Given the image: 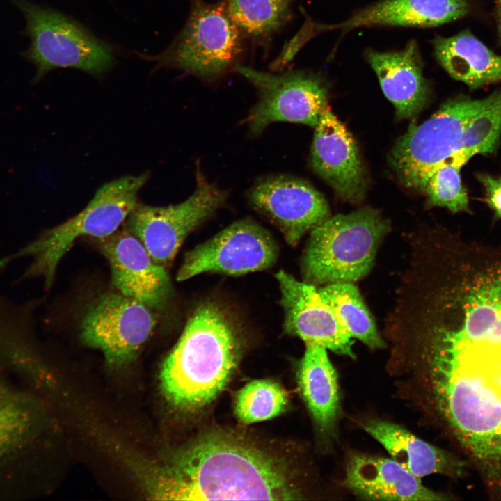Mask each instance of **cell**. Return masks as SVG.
<instances>
[{
	"label": "cell",
	"mask_w": 501,
	"mask_h": 501,
	"mask_svg": "<svg viewBox=\"0 0 501 501\" xmlns=\"http://www.w3.org/2000/svg\"><path fill=\"white\" fill-rule=\"evenodd\" d=\"M404 284L392 328L405 340L501 359V241L438 236Z\"/></svg>",
	"instance_id": "cell-1"
},
{
	"label": "cell",
	"mask_w": 501,
	"mask_h": 501,
	"mask_svg": "<svg viewBox=\"0 0 501 501\" xmlns=\"http://www.w3.org/2000/svg\"><path fill=\"white\" fill-rule=\"evenodd\" d=\"M295 450L230 428L212 427L179 450L161 476L170 500H301L305 474Z\"/></svg>",
	"instance_id": "cell-2"
},
{
	"label": "cell",
	"mask_w": 501,
	"mask_h": 501,
	"mask_svg": "<svg viewBox=\"0 0 501 501\" xmlns=\"http://www.w3.org/2000/svg\"><path fill=\"white\" fill-rule=\"evenodd\" d=\"M242 351L241 331L228 312L216 302L200 304L162 364L166 399L191 412L208 406L228 385Z\"/></svg>",
	"instance_id": "cell-3"
},
{
	"label": "cell",
	"mask_w": 501,
	"mask_h": 501,
	"mask_svg": "<svg viewBox=\"0 0 501 501\" xmlns=\"http://www.w3.org/2000/svg\"><path fill=\"white\" fill-rule=\"evenodd\" d=\"M49 423L42 398L0 370V501L37 495Z\"/></svg>",
	"instance_id": "cell-4"
},
{
	"label": "cell",
	"mask_w": 501,
	"mask_h": 501,
	"mask_svg": "<svg viewBox=\"0 0 501 501\" xmlns=\"http://www.w3.org/2000/svg\"><path fill=\"white\" fill-rule=\"evenodd\" d=\"M150 174L124 176L102 186L87 206L67 221L45 230L16 253L0 260V268L11 260L29 257L31 263L22 278L40 277L47 287L54 281L58 263L80 237L97 239L115 232L138 202V195Z\"/></svg>",
	"instance_id": "cell-5"
},
{
	"label": "cell",
	"mask_w": 501,
	"mask_h": 501,
	"mask_svg": "<svg viewBox=\"0 0 501 501\" xmlns=\"http://www.w3.org/2000/svg\"><path fill=\"white\" fill-rule=\"evenodd\" d=\"M390 228L380 212L369 207L329 217L311 231L302 260L304 282L316 286L363 278Z\"/></svg>",
	"instance_id": "cell-6"
},
{
	"label": "cell",
	"mask_w": 501,
	"mask_h": 501,
	"mask_svg": "<svg viewBox=\"0 0 501 501\" xmlns=\"http://www.w3.org/2000/svg\"><path fill=\"white\" fill-rule=\"evenodd\" d=\"M484 98L459 95L445 102L422 124L409 125L389 156L392 168L405 186L424 191L434 172L456 157L466 126L484 106Z\"/></svg>",
	"instance_id": "cell-7"
},
{
	"label": "cell",
	"mask_w": 501,
	"mask_h": 501,
	"mask_svg": "<svg viewBox=\"0 0 501 501\" xmlns=\"http://www.w3.org/2000/svg\"><path fill=\"white\" fill-rule=\"evenodd\" d=\"M241 51L242 32L230 15L227 1L209 4L192 0L184 29L160 57L188 73L214 78L233 69Z\"/></svg>",
	"instance_id": "cell-8"
},
{
	"label": "cell",
	"mask_w": 501,
	"mask_h": 501,
	"mask_svg": "<svg viewBox=\"0 0 501 501\" xmlns=\"http://www.w3.org/2000/svg\"><path fill=\"white\" fill-rule=\"evenodd\" d=\"M227 198V191L197 171L195 189L187 199L165 207L138 203L127 217V228L152 260L166 268L187 235L222 207Z\"/></svg>",
	"instance_id": "cell-9"
},
{
	"label": "cell",
	"mask_w": 501,
	"mask_h": 501,
	"mask_svg": "<svg viewBox=\"0 0 501 501\" xmlns=\"http://www.w3.org/2000/svg\"><path fill=\"white\" fill-rule=\"evenodd\" d=\"M24 13L31 39L29 56L40 77L55 68L72 67L100 74L111 67L109 47L63 15L15 0Z\"/></svg>",
	"instance_id": "cell-10"
},
{
	"label": "cell",
	"mask_w": 501,
	"mask_h": 501,
	"mask_svg": "<svg viewBox=\"0 0 501 501\" xmlns=\"http://www.w3.org/2000/svg\"><path fill=\"white\" fill-rule=\"evenodd\" d=\"M257 89L259 100L246 120L252 134L276 122L315 127L328 106L324 81L303 71L271 74L237 64L232 69Z\"/></svg>",
	"instance_id": "cell-11"
},
{
	"label": "cell",
	"mask_w": 501,
	"mask_h": 501,
	"mask_svg": "<svg viewBox=\"0 0 501 501\" xmlns=\"http://www.w3.org/2000/svg\"><path fill=\"white\" fill-rule=\"evenodd\" d=\"M278 246L271 234L250 220H241L189 251L176 279L202 273L239 276L273 266Z\"/></svg>",
	"instance_id": "cell-12"
},
{
	"label": "cell",
	"mask_w": 501,
	"mask_h": 501,
	"mask_svg": "<svg viewBox=\"0 0 501 501\" xmlns=\"http://www.w3.org/2000/svg\"><path fill=\"white\" fill-rule=\"evenodd\" d=\"M156 324L152 309L120 292L100 296L81 324V340L102 351L111 365L133 359L149 338Z\"/></svg>",
	"instance_id": "cell-13"
},
{
	"label": "cell",
	"mask_w": 501,
	"mask_h": 501,
	"mask_svg": "<svg viewBox=\"0 0 501 501\" xmlns=\"http://www.w3.org/2000/svg\"><path fill=\"white\" fill-rule=\"evenodd\" d=\"M248 196L255 209L275 224L292 246L331 217L324 196L297 177L271 175L262 178L251 188Z\"/></svg>",
	"instance_id": "cell-14"
},
{
	"label": "cell",
	"mask_w": 501,
	"mask_h": 501,
	"mask_svg": "<svg viewBox=\"0 0 501 501\" xmlns=\"http://www.w3.org/2000/svg\"><path fill=\"white\" fill-rule=\"evenodd\" d=\"M275 276L281 292L285 331L298 336L305 344H317L355 358L352 337L322 300L316 286L300 282L282 270Z\"/></svg>",
	"instance_id": "cell-15"
},
{
	"label": "cell",
	"mask_w": 501,
	"mask_h": 501,
	"mask_svg": "<svg viewBox=\"0 0 501 501\" xmlns=\"http://www.w3.org/2000/svg\"><path fill=\"white\" fill-rule=\"evenodd\" d=\"M97 244L109 262L112 283L119 292L152 310L165 306L172 291L168 274L135 235L127 229L116 230L99 239Z\"/></svg>",
	"instance_id": "cell-16"
},
{
	"label": "cell",
	"mask_w": 501,
	"mask_h": 501,
	"mask_svg": "<svg viewBox=\"0 0 501 501\" xmlns=\"http://www.w3.org/2000/svg\"><path fill=\"white\" fill-rule=\"evenodd\" d=\"M315 127L312 169L341 198L360 202L366 191L367 177L352 134L329 106Z\"/></svg>",
	"instance_id": "cell-17"
},
{
	"label": "cell",
	"mask_w": 501,
	"mask_h": 501,
	"mask_svg": "<svg viewBox=\"0 0 501 501\" xmlns=\"http://www.w3.org/2000/svg\"><path fill=\"white\" fill-rule=\"evenodd\" d=\"M344 485L369 500H444L447 498L425 487L392 459L353 454L347 459Z\"/></svg>",
	"instance_id": "cell-18"
},
{
	"label": "cell",
	"mask_w": 501,
	"mask_h": 501,
	"mask_svg": "<svg viewBox=\"0 0 501 501\" xmlns=\"http://www.w3.org/2000/svg\"><path fill=\"white\" fill-rule=\"evenodd\" d=\"M367 61L374 71L385 96L401 119H415L426 106L430 89L422 72L415 41L395 51L367 50Z\"/></svg>",
	"instance_id": "cell-19"
},
{
	"label": "cell",
	"mask_w": 501,
	"mask_h": 501,
	"mask_svg": "<svg viewBox=\"0 0 501 501\" xmlns=\"http://www.w3.org/2000/svg\"><path fill=\"white\" fill-rule=\"evenodd\" d=\"M466 0H381L356 12L329 29L343 31L376 26L433 27L464 17Z\"/></svg>",
	"instance_id": "cell-20"
},
{
	"label": "cell",
	"mask_w": 501,
	"mask_h": 501,
	"mask_svg": "<svg viewBox=\"0 0 501 501\" xmlns=\"http://www.w3.org/2000/svg\"><path fill=\"white\" fill-rule=\"evenodd\" d=\"M363 429L385 447L391 459L419 478L431 474L456 477L465 470L463 461L400 425L372 419L363 424Z\"/></svg>",
	"instance_id": "cell-21"
},
{
	"label": "cell",
	"mask_w": 501,
	"mask_h": 501,
	"mask_svg": "<svg viewBox=\"0 0 501 501\" xmlns=\"http://www.w3.org/2000/svg\"><path fill=\"white\" fill-rule=\"evenodd\" d=\"M326 349L305 344L296 372L301 395L317 429L324 434L333 432L340 414L337 372Z\"/></svg>",
	"instance_id": "cell-22"
},
{
	"label": "cell",
	"mask_w": 501,
	"mask_h": 501,
	"mask_svg": "<svg viewBox=\"0 0 501 501\" xmlns=\"http://www.w3.org/2000/svg\"><path fill=\"white\" fill-rule=\"evenodd\" d=\"M441 67L453 79L476 90L501 81V55L495 53L469 30L433 40Z\"/></svg>",
	"instance_id": "cell-23"
},
{
	"label": "cell",
	"mask_w": 501,
	"mask_h": 501,
	"mask_svg": "<svg viewBox=\"0 0 501 501\" xmlns=\"http://www.w3.org/2000/svg\"><path fill=\"white\" fill-rule=\"evenodd\" d=\"M317 289L352 338L358 339L372 349L385 347L372 316L352 283H330Z\"/></svg>",
	"instance_id": "cell-24"
},
{
	"label": "cell",
	"mask_w": 501,
	"mask_h": 501,
	"mask_svg": "<svg viewBox=\"0 0 501 501\" xmlns=\"http://www.w3.org/2000/svg\"><path fill=\"white\" fill-rule=\"evenodd\" d=\"M242 33L258 41L269 38L291 17L293 0H226Z\"/></svg>",
	"instance_id": "cell-25"
},
{
	"label": "cell",
	"mask_w": 501,
	"mask_h": 501,
	"mask_svg": "<svg viewBox=\"0 0 501 501\" xmlns=\"http://www.w3.org/2000/svg\"><path fill=\"white\" fill-rule=\"evenodd\" d=\"M288 401L287 391L278 383L271 379L253 380L236 394L234 414L244 424L259 422L281 414Z\"/></svg>",
	"instance_id": "cell-26"
},
{
	"label": "cell",
	"mask_w": 501,
	"mask_h": 501,
	"mask_svg": "<svg viewBox=\"0 0 501 501\" xmlns=\"http://www.w3.org/2000/svg\"><path fill=\"white\" fill-rule=\"evenodd\" d=\"M501 135V89L486 97V104L464 131L459 155L469 161L476 154L494 152Z\"/></svg>",
	"instance_id": "cell-27"
},
{
	"label": "cell",
	"mask_w": 501,
	"mask_h": 501,
	"mask_svg": "<svg viewBox=\"0 0 501 501\" xmlns=\"http://www.w3.org/2000/svg\"><path fill=\"white\" fill-rule=\"evenodd\" d=\"M466 164L459 158H452L434 172L424 190L431 205L446 207L454 213L470 212L468 196L460 173Z\"/></svg>",
	"instance_id": "cell-28"
},
{
	"label": "cell",
	"mask_w": 501,
	"mask_h": 501,
	"mask_svg": "<svg viewBox=\"0 0 501 501\" xmlns=\"http://www.w3.org/2000/svg\"><path fill=\"white\" fill-rule=\"evenodd\" d=\"M476 177L484 187L486 202L495 216L501 218V174L493 176L479 173Z\"/></svg>",
	"instance_id": "cell-29"
},
{
	"label": "cell",
	"mask_w": 501,
	"mask_h": 501,
	"mask_svg": "<svg viewBox=\"0 0 501 501\" xmlns=\"http://www.w3.org/2000/svg\"><path fill=\"white\" fill-rule=\"evenodd\" d=\"M497 15H498V29L501 35V0L497 1Z\"/></svg>",
	"instance_id": "cell-30"
}]
</instances>
